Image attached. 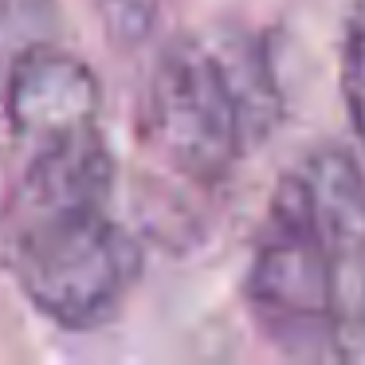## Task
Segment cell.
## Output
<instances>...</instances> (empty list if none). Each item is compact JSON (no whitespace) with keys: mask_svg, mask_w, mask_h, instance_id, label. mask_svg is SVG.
Segmentation results:
<instances>
[{"mask_svg":"<svg viewBox=\"0 0 365 365\" xmlns=\"http://www.w3.org/2000/svg\"><path fill=\"white\" fill-rule=\"evenodd\" d=\"M338 75H341V103H346L349 126H354L357 142L365 145V0L346 20Z\"/></svg>","mask_w":365,"mask_h":365,"instance_id":"cell-6","label":"cell"},{"mask_svg":"<svg viewBox=\"0 0 365 365\" xmlns=\"http://www.w3.org/2000/svg\"><path fill=\"white\" fill-rule=\"evenodd\" d=\"M165 0H95V12L103 20V32L118 48H134L158 28Z\"/></svg>","mask_w":365,"mask_h":365,"instance_id":"cell-8","label":"cell"},{"mask_svg":"<svg viewBox=\"0 0 365 365\" xmlns=\"http://www.w3.org/2000/svg\"><path fill=\"white\" fill-rule=\"evenodd\" d=\"M334 271V361L365 365V173L346 150H314L291 169Z\"/></svg>","mask_w":365,"mask_h":365,"instance_id":"cell-4","label":"cell"},{"mask_svg":"<svg viewBox=\"0 0 365 365\" xmlns=\"http://www.w3.org/2000/svg\"><path fill=\"white\" fill-rule=\"evenodd\" d=\"M12 271L24 299L59 330H98L126 307L142 247L106 205L20 208Z\"/></svg>","mask_w":365,"mask_h":365,"instance_id":"cell-2","label":"cell"},{"mask_svg":"<svg viewBox=\"0 0 365 365\" xmlns=\"http://www.w3.org/2000/svg\"><path fill=\"white\" fill-rule=\"evenodd\" d=\"M56 0H0V56L16 59L24 48L51 40Z\"/></svg>","mask_w":365,"mask_h":365,"instance_id":"cell-7","label":"cell"},{"mask_svg":"<svg viewBox=\"0 0 365 365\" xmlns=\"http://www.w3.org/2000/svg\"><path fill=\"white\" fill-rule=\"evenodd\" d=\"M98 114H103V83L95 67L83 63L79 56L43 40L9 59L4 122L12 145L20 150V161L103 134Z\"/></svg>","mask_w":365,"mask_h":365,"instance_id":"cell-5","label":"cell"},{"mask_svg":"<svg viewBox=\"0 0 365 365\" xmlns=\"http://www.w3.org/2000/svg\"><path fill=\"white\" fill-rule=\"evenodd\" d=\"M244 302L255 330L287 357L334 361V271L330 244L307 197L283 177L267 205L244 275Z\"/></svg>","mask_w":365,"mask_h":365,"instance_id":"cell-3","label":"cell"},{"mask_svg":"<svg viewBox=\"0 0 365 365\" xmlns=\"http://www.w3.org/2000/svg\"><path fill=\"white\" fill-rule=\"evenodd\" d=\"M283 118L275 59L247 28H212L158 56L138 110L142 150L177 181L212 189Z\"/></svg>","mask_w":365,"mask_h":365,"instance_id":"cell-1","label":"cell"}]
</instances>
